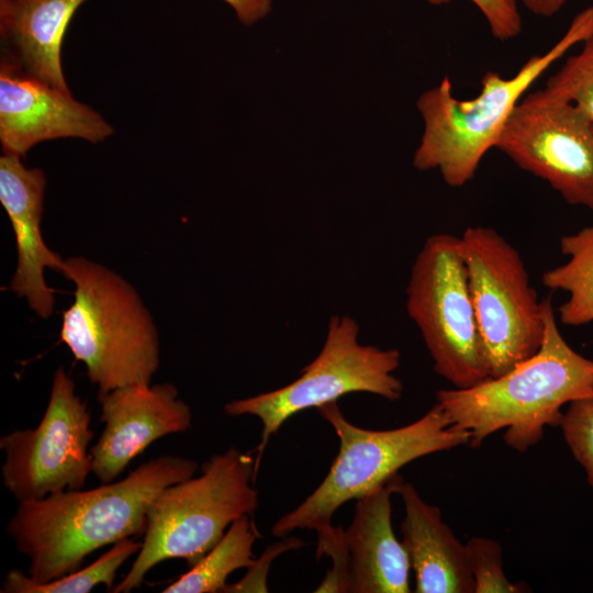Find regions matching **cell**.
Masks as SVG:
<instances>
[{"label":"cell","instance_id":"6da1fadb","mask_svg":"<svg viewBox=\"0 0 593 593\" xmlns=\"http://www.w3.org/2000/svg\"><path fill=\"white\" fill-rule=\"evenodd\" d=\"M197 469L190 458L159 456L120 481L20 502L7 533L27 558L33 580H56L79 570L91 552L144 534L154 500Z\"/></svg>","mask_w":593,"mask_h":593},{"label":"cell","instance_id":"7a4b0ae2","mask_svg":"<svg viewBox=\"0 0 593 593\" xmlns=\"http://www.w3.org/2000/svg\"><path fill=\"white\" fill-rule=\"evenodd\" d=\"M544 310V340L533 357L470 388L437 391V404L451 424L469 432L471 447L504 429L505 444L526 451L546 427L560 425L564 404L593 396V359L567 343L549 298Z\"/></svg>","mask_w":593,"mask_h":593},{"label":"cell","instance_id":"3957f363","mask_svg":"<svg viewBox=\"0 0 593 593\" xmlns=\"http://www.w3.org/2000/svg\"><path fill=\"white\" fill-rule=\"evenodd\" d=\"M592 35L593 5L579 12L552 47L532 56L514 76L485 72L473 99L454 97L450 78L445 76L417 100L424 132L413 165L423 171L438 170L450 187L468 183L530 86L571 47Z\"/></svg>","mask_w":593,"mask_h":593},{"label":"cell","instance_id":"277c9868","mask_svg":"<svg viewBox=\"0 0 593 593\" xmlns=\"http://www.w3.org/2000/svg\"><path fill=\"white\" fill-rule=\"evenodd\" d=\"M61 275L74 283L75 298L63 313L60 339L85 365L98 396L149 384L159 366V339L134 287L80 256L64 259Z\"/></svg>","mask_w":593,"mask_h":593},{"label":"cell","instance_id":"5b68a950","mask_svg":"<svg viewBox=\"0 0 593 593\" xmlns=\"http://www.w3.org/2000/svg\"><path fill=\"white\" fill-rule=\"evenodd\" d=\"M255 457L236 448L212 456L197 478L167 486L147 513L144 540L130 571L113 593L138 589L147 572L172 558L198 563L230 525L258 506Z\"/></svg>","mask_w":593,"mask_h":593},{"label":"cell","instance_id":"8992f818","mask_svg":"<svg viewBox=\"0 0 593 593\" xmlns=\"http://www.w3.org/2000/svg\"><path fill=\"white\" fill-rule=\"evenodd\" d=\"M316 410L334 428L338 454L321 484L273 524L275 537H286L295 529L325 530L343 504L372 492L407 463L470 441L469 432L451 424L437 403L417 421L387 430L351 424L337 401Z\"/></svg>","mask_w":593,"mask_h":593},{"label":"cell","instance_id":"52a82bcc","mask_svg":"<svg viewBox=\"0 0 593 593\" xmlns=\"http://www.w3.org/2000/svg\"><path fill=\"white\" fill-rule=\"evenodd\" d=\"M398 349H382L359 340V325L348 315H333L318 355L293 382L224 405L230 416L254 415L262 424L256 452L259 465L272 435L294 414L337 401L349 393L366 392L389 401L402 396L403 384L394 374L400 366Z\"/></svg>","mask_w":593,"mask_h":593},{"label":"cell","instance_id":"ba28073f","mask_svg":"<svg viewBox=\"0 0 593 593\" xmlns=\"http://www.w3.org/2000/svg\"><path fill=\"white\" fill-rule=\"evenodd\" d=\"M406 310L436 373L458 389L490 378L459 236L425 240L411 269Z\"/></svg>","mask_w":593,"mask_h":593},{"label":"cell","instance_id":"9c48e42d","mask_svg":"<svg viewBox=\"0 0 593 593\" xmlns=\"http://www.w3.org/2000/svg\"><path fill=\"white\" fill-rule=\"evenodd\" d=\"M459 237L490 377H499L539 350L544 300L519 253L495 230L470 226Z\"/></svg>","mask_w":593,"mask_h":593},{"label":"cell","instance_id":"30bf717a","mask_svg":"<svg viewBox=\"0 0 593 593\" xmlns=\"http://www.w3.org/2000/svg\"><path fill=\"white\" fill-rule=\"evenodd\" d=\"M90 422L74 380L63 367L57 368L40 424L0 438L3 486L19 503L83 488L92 472Z\"/></svg>","mask_w":593,"mask_h":593},{"label":"cell","instance_id":"8fae6325","mask_svg":"<svg viewBox=\"0 0 593 593\" xmlns=\"http://www.w3.org/2000/svg\"><path fill=\"white\" fill-rule=\"evenodd\" d=\"M494 148L593 214V122L564 97L547 87L524 96Z\"/></svg>","mask_w":593,"mask_h":593},{"label":"cell","instance_id":"7c38bea8","mask_svg":"<svg viewBox=\"0 0 593 593\" xmlns=\"http://www.w3.org/2000/svg\"><path fill=\"white\" fill-rule=\"evenodd\" d=\"M114 133L96 110L11 60L0 64V143L3 154L25 156L36 144L80 138L96 144Z\"/></svg>","mask_w":593,"mask_h":593},{"label":"cell","instance_id":"4fadbf2b","mask_svg":"<svg viewBox=\"0 0 593 593\" xmlns=\"http://www.w3.org/2000/svg\"><path fill=\"white\" fill-rule=\"evenodd\" d=\"M98 400L104 428L90 457L101 483L113 482L155 440L191 427V409L171 383L125 385Z\"/></svg>","mask_w":593,"mask_h":593},{"label":"cell","instance_id":"5bb4252c","mask_svg":"<svg viewBox=\"0 0 593 593\" xmlns=\"http://www.w3.org/2000/svg\"><path fill=\"white\" fill-rule=\"evenodd\" d=\"M21 158L9 154L0 157V202L11 222L18 253L10 289L26 299L36 315L47 318L53 314L55 298L44 270L61 273L64 259L46 245L41 231L45 174L27 168Z\"/></svg>","mask_w":593,"mask_h":593},{"label":"cell","instance_id":"9a60e30c","mask_svg":"<svg viewBox=\"0 0 593 593\" xmlns=\"http://www.w3.org/2000/svg\"><path fill=\"white\" fill-rule=\"evenodd\" d=\"M398 473L356 500L354 517L344 529L351 593H409L411 564L394 535L391 496L403 482Z\"/></svg>","mask_w":593,"mask_h":593},{"label":"cell","instance_id":"2e32d148","mask_svg":"<svg viewBox=\"0 0 593 593\" xmlns=\"http://www.w3.org/2000/svg\"><path fill=\"white\" fill-rule=\"evenodd\" d=\"M398 494L404 504L402 542L415 575L416 593H474L467 548L441 518L439 507L425 502L410 482Z\"/></svg>","mask_w":593,"mask_h":593},{"label":"cell","instance_id":"e0dca14e","mask_svg":"<svg viewBox=\"0 0 593 593\" xmlns=\"http://www.w3.org/2000/svg\"><path fill=\"white\" fill-rule=\"evenodd\" d=\"M87 0H0L2 57L65 92L60 51L67 26Z\"/></svg>","mask_w":593,"mask_h":593},{"label":"cell","instance_id":"ac0fdd59","mask_svg":"<svg viewBox=\"0 0 593 593\" xmlns=\"http://www.w3.org/2000/svg\"><path fill=\"white\" fill-rule=\"evenodd\" d=\"M261 537L251 515L234 521L220 541L189 571L166 586L164 593H217L235 570L250 567L253 547Z\"/></svg>","mask_w":593,"mask_h":593},{"label":"cell","instance_id":"d6986e66","mask_svg":"<svg viewBox=\"0 0 593 593\" xmlns=\"http://www.w3.org/2000/svg\"><path fill=\"white\" fill-rule=\"evenodd\" d=\"M561 253L568 260L547 270L542 283L569 294L559 309L563 325L580 326L593 322V225L560 239Z\"/></svg>","mask_w":593,"mask_h":593},{"label":"cell","instance_id":"ffe728a7","mask_svg":"<svg viewBox=\"0 0 593 593\" xmlns=\"http://www.w3.org/2000/svg\"><path fill=\"white\" fill-rule=\"evenodd\" d=\"M142 547L141 541L122 539L83 569L70 572L49 582H37L19 569L4 575L1 593H88L103 584L112 592L119 568Z\"/></svg>","mask_w":593,"mask_h":593},{"label":"cell","instance_id":"44dd1931","mask_svg":"<svg viewBox=\"0 0 593 593\" xmlns=\"http://www.w3.org/2000/svg\"><path fill=\"white\" fill-rule=\"evenodd\" d=\"M581 44L545 87L568 99L593 122V35Z\"/></svg>","mask_w":593,"mask_h":593},{"label":"cell","instance_id":"7402d4cb","mask_svg":"<svg viewBox=\"0 0 593 593\" xmlns=\"http://www.w3.org/2000/svg\"><path fill=\"white\" fill-rule=\"evenodd\" d=\"M474 593H521L529 591L524 583H514L503 570L502 548L494 539L473 537L466 544Z\"/></svg>","mask_w":593,"mask_h":593},{"label":"cell","instance_id":"603a6c76","mask_svg":"<svg viewBox=\"0 0 593 593\" xmlns=\"http://www.w3.org/2000/svg\"><path fill=\"white\" fill-rule=\"evenodd\" d=\"M563 438L593 488V396L572 401L562 415Z\"/></svg>","mask_w":593,"mask_h":593},{"label":"cell","instance_id":"cb8c5ba5","mask_svg":"<svg viewBox=\"0 0 593 593\" xmlns=\"http://www.w3.org/2000/svg\"><path fill=\"white\" fill-rule=\"evenodd\" d=\"M317 538L316 558L329 556L333 566L315 592H349L350 574L344 528L331 526L318 532Z\"/></svg>","mask_w":593,"mask_h":593},{"label":"cell","instance_id":"d4e9b609","mask_svg":"<svg viewBox=\"0 0 593 593\" xmlns=\"http://www.w3.org/2000/svg\"><path fill=\"white\" fill-rule=\"evenodd\" d=\"M305 545L303 540L295 537L284 538L282 541L268 547L259 560L248 567V572L244 578L233 584H226L223 592H267V574L271 561L275 557L286 550H293Z\"/></svg>","mask_w":593,"mask_h":593},{"label":"cell","instance_id":"484cf974","mask_svg":"<svg viewBox=\"0 0 593 593\" xmlns=\"http://www.w3.org/2000/svg\"><path fill=\"white\" fill-rule=\"evenodd\" d=\"M484 15L492 35L500 41L512 40L522 31V18L512 0H470Z\"/></svg>","mask_w":593,"mask_h":593},{"label":"cell","instance_id":"4316f807","mask_svg":"<svg viewBox=\"0 0 593 593\" xmlns=\"http://www.w3.org/2000/svg\"><path fill=\"white\" fill-rule=\"evenodd\" d=\"M235 12L244 25H253L264 19L270 11L272 0H223Z\"/></svg>","mask_w":593,"mask_h":593},{"label":"cell","instance_id":"83f0119b","mask_svg":"<svg viewBox=\"0 0 593 593\" xmlns=\"http://www.w3.org/2000/svg\"><path fill=\"white\" fill-rule=\"evenodd\" d=\"M521 3L533 14L550 18L557 14L569 0H512Z\"/></svg>","mask_w":593,"mask_h":593},{"label":"cell","instance_id":"f1b7e54d","mask_svg":"<svg viewBox=\"0 0 593 593\" xmlns=\"http://www.w3.org/2000/svg\"><path fill=\"white\" fill-rule=\"evenodd\" d=\"M425 1L434 5H443V4H448L452 0H425Z\"/></svg>","mask_w":593,"mask_h":593}]
</instances>
